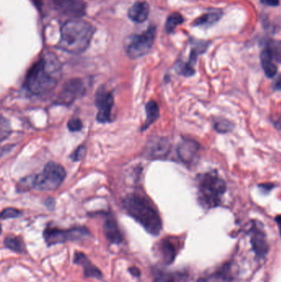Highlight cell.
I'll list each match as a JSON object with an SVG mask.
<instances>
[{"instance_id": "1", "label": "cell", "mask_w": 281, "mask_h": 282, "mask_svg": "<svg viewBox=\"0 0 281 282\" xmlns=\"http://www.w3.org/2000/svg\"><path fill=\"white\" fill-rule=\"evenodd\" d=\"M61 78V64L55 54H45L35 63L26 76L24 88L33 95L49 93L57 86Z\"/></svg>"}, {"instance_id": "2", "label": "cell", "mask_w": 281, "mask_h": 282, "mask_svg": "<svg viewBox=\"0 0 281 282\" xmlns=\"http://www.w3.org/2000/svg\"><path fill=\"white\" fill-rule=\"evenodd\" d=\"M127 214L153 236H158L163 229V221L159 211L149 197L140 192L127 195L122 201Z\"/></svg>"}, {"instance_id": "3", "label": "cell", "mask_w": 281, "mask_h": 282, "mask_svg": "<svg viewBox=\"0 0 281 282\" xmlns=\"http://www.w3.org/2000/svg\"><path fill=\"white\" fill-rule=\"evenodd\" d=\"M95 28L82 19H71L61 28L58 48L70 54H80L90 45Z\"/></svg>"}, {"instance_id": "4", "label": "cell", "mask_w": 281, "mask_h": 282, "mask_svg": "<svg viewBox=\"0 0 281 282\" xmlns=\"http://www.w3.org/2000/svg\"><path fill=\"white\" fill-rule=\"evenodd\" d=\"M197 188L199 202L202 207L209 210L220 206L227 185L216 171H212L197 177Z\"/></svg>"}, {"instance_id": "5", "label": "cell", "mask_w": 281, "mask_h": 282, "mask_svg": "<svg viewBox=\"0 0 281 282\" xmlns=\"http://www.w3.org/2000/svg\"><path fill=\"white\" fill-rule=\"evenodd\" d=\"M65 170L57 163L50 162L45 166L43 171L37 175L26 177L18 186L20 192L33 188L42 192H50L57 189L65 179Z\"/></svg>"}, {"instance_id": "6", "label": "cell", "mask_w": 281, "mask_h": 282, "mask_svg": "<svg viewBox=\"0 0 281 282\" xmlns=\"http://www.w3.org/2000/svg\"><path fill=\"white\" fill-rule=\"evenodd\" d=\"M43 238L48 247L68 242H79L92 238L90 230L85 226H74L69 229H59L48 225L43 231Z\"/></svg>"}, {"instance_id": "7", "label": "cell", "mask_w": 281, "mask_h": 282, "mask_svg": "<svg viewBox=\"0 0 281 282\" xmlns=\"http://www.w3.org/2000/svg\"><path fill=\"white\" fill-rule=\"evenodd\" d=\"M156 28L150 26L142 34H134L127 38L124 50L129 58L138 59L147 55L155 43Z\"/></svg>"}, {"instance_id": "8", "label": "cell", "mask_w": 281, "mask_h": 282, "mask_svg": "<svg viewBox=\"0 0 281 282\" xmlns=\"http://www.w3.org/2000/svg\"><path fill=\"white\" fill-rule=\"evenodd\" d=\"M86 93V86L82 79H71L62 86L56 97V102L60 105H69Z\"/></svg>"}, {"instance_id": "9", "label": "cell", "mask_w": 281, "mask_h": 282, "mask_svg": "<svg viewBox=\"0 0 281 282\" xmlns=\"http://www.w3.org/2000/svg\"><path fill=\"white\" fill-rule=\"evenodd\" d=\"M248 235L250 237V243L254 253L259 258H264L269 252L266 234H265L262 225L257 221H254L249 229Z\"/></svg>"}, {"instance_id": "10", "label": "cell", "mask_w": 281, "mask_h": 282, "mask_svg": "<svg viewBox=\"0 0 281 282\" xmlns=\"http://www.w3.org/2000/svg\"><path fill=\"white\" fill-rule=\"evenodd\" d=\"M96 106H97V120L100 123L111 122L112 120V109L114 106V97L111 93L101 88L96 94Z\"/></svg>"}, {"instance_id": "11", "label": "cell", "mask_w": 281, "mask_h": 282, "mask_svg": "<svg viewBox=\"0 0 281 282\" xmlns=\"http://www.w3.org/2000/svg\"><path fill=\"white\" fill-rule=\"evenodd\" d=\"M201 145L197 141L184 139L181 141L177 149L178 158L187 166H193L201 158Z\"/></svg>"}, {"instance_id": "12", "label": "cell", "mask_w": 281, "mask_h": 282, "mask_svg": "<svg viewBox=\"0 0 281 282\" xmlns=\"http://www.w3.org/2000/svg\"><path fill=\"white\" fill-rule=\"evenodd\" d=\"M154 252L164 266H170L178 253V242L172 237L164 238L154 247Z\"/></svg>"}, {"instance_id": "13", "label": "cell", "mask_w": 281, "mask_h": 282, "mask_svg": "<svg viewBox=\"0 0 281 282\" xmlns=\"http://www.w3.org/2000/svg\"><path fill=\"white\" fill-rule=\"evenodd\" d=\"M55 10L72 19H79L86 14L83 0H51Z\"/></svg>"}, {"instance_id": "14", "label": "cell", "mask_w": 281, "mask_h": 282, "mask_svg": "<svg viewBox=\"0 0 281 282\" xmlns=\"http://www.w3.org/2000/svg\"><path fill=\"white\" fill-rule=\"evenodd\" d=\"M171 145L169 141L162 137H153L148 142L146 156L150 160H164L169 155Z\"/></svg>"}, {"instance_id": "15", "label": "cell", "mask_w": 281, "mask_h": 282, "mask_svg": "<svg viewBox=\"0 0 281 282\" xmlns=\"http://www.w3.org/2000/svg\"><path fill=\"white\" fill-rule=\"evenodd\" d=\"M234 279V265L232 262H225L212 272L199 278L196 282H233Z\"/></svg>"}, {"instance_id": "16", "label": "cell", "mask_w": 281, "mask_h": 282, "mask_svg": "<svg viewBox=\"0 0 281 282\" xmlns=\"http://www.w3.org/2000/svg\"><path fill=\"white\" fill-rule=\"evenodd\" d=\"M103 232L105 238L111 244H121L124 242L123 233L119 228L115 218L111 214H107L103 223Z\"/></svg>"}, {"instance_id": "17", "label": "cell", "mask_w": 281, "mask_h": 282, "mask_svg": "<svg viewBox=\"0 0 281 282\" xmlns=\"http://www.w3.org/2000/svg\"><path fill=\"white\" fill-rule=\"evenodd\" d=\"M73 262L76 265L82 266L83 270V276L86 278H94L97 280L103 279V274L97 266H95L88 258L87 255L82 252H75L73 258Z\"/></svg>"}, {"instance_id": "18", "label": "cell", "mask_w": 281, "mask_h": 282, "mask_svg": "<svg viewBox=\"0 0 281 282\" xmlns=\"http://www.w3.org/2000/svg\"><path fill=\"white\" fill-rule=\"evenodd\" d=\"M153 282H187L189 275L185 270L169 271L159 267L153 268Z\"/></svg>"}, {"instance_id": "19", "label": "cell", "mask_w": 281, "mask_h": 282, "mask_svg": "<svg viewBox=\"0 0 281 282\" xmlns=\"http://www.w3.org/2000/svg\"><path fill=\"white\" fill-rule=\"evenodd\" d=\"M150 5H148V3L139 1L136 2L129 8L128 16L131 21L141 24L147 20L148 17L150 15Z\"/></svg>"}, {"instance_id": "20", "label": "cell", "mask_w": 281, "mask_h": 282, "mask_svg": "<svg viewBox=\"0 0 281 282\" xmlns=\"http://www.w3.org/2000/svg\"><path fill=\"white\" fill-rule=\"evenodd\" d=\"M5 247L13 252L19 254L27 253V247L22 237L19 236H7L4 241Z\"/></svg>"}, {"instance_id": "21", "label": "cell", "mask_w": 281, "mask_h": 282, "mask_svg": "<svg viewBox=\"0 0 281 282\" xmlns=\"http://www.w3.org/2000/svg\"><path fill=\"white\" fill-rule=\"evenodd\" d=\"M260 61L263 70L268 78H274L277 74V66L274 65V60L265 49L260 53Z\"/></svg>"}, {"instance_id": "22", "label": "cell", "mask_w": 281, "mask_h": 282, "mask_svg": "<svg viewBox=\"0 0 281 282\" xmlns=\"http://www.w3.org/2000/svg\"><path fill=\"white\" fill-rule=\"evenodd\" d=\"M221 17L222 12L220 10H213L212 12L207 13L196 19L193 24L196 27H209L216 24Z\"/></svg>"}, {"instance_id": "23", "label": "cell", "mask_w": 281, "mask_h": 282, "mask_svg": "<svg viewBox=\"0 0 281 282\" xmlns=\"http://www.w3.org/2000/svg\"><path fill=\"white\" fill-rule=\"evenodd\" d=\"M146 111L147 116H146V123L142 127L143 130L147 129L150 125H152L153 123L156 121L159 117V108L157 102L155 101H150L146 104Z\"/></svg>"}, {"instance_id": "24", "label": "cell", "mask_w": 281, "mask_h": 282, "mask_svg": "<svg viewBox=\"0 0 281 282\" xmlns=\"http://www.w3.org/2000/svg\"><path fill=\"white\" fill-rule=\"evenodd\" d=\"M265 50L269 52L273 60L281 64V42L270 40L266 43Z\"/></svg>"}, {"instance_id": "25", "label": "cell", "mask_w": 281, "mask_h": 282, "mask_svg": "<svg viewBox=\"0 0 281 282\" xmlns=\"http://www.w3.org/2000/svg\"><path fill=\"white\" fill-rule=\"evenodd\" d=\"M214 128L219 133H228L233 130L234 124L223 117L214 118Z\"/></svg>"}, {"instance_id": "26", "label": "cell", "mask_w": 281, "mask_h": 282, "mask_svg": "<svg viewBox=\"0 0 281 282\" xmlns=\"http://www.w3.org/2000/svg\"><path fill=\"white\" fill-rule=\"evenodd\" d=\"M184 19L182 16V14L178 13H173L167 19L166 24H165V29L168 33H172L174 32L178 26L183 24Z\"/></svg>"}, {"instance_id": "27", "label": "cell", "mask_w": 281, "mask_h": 282, "mask_svg": "<svg viewBox=\"0 0 281 282\" xmlns=\"http://www.w3.org/2000/svg\"><path fill=\"white\" fill-rule=\"evenodd\" d=\"M175 68L178 74H182L183 76H192L195 74V70H194L193 66L190 65L189 63L179 61V62L176 64Z\"/></svg>"}, {"instance_id": "28", "label": "cell", "mask_w": 281, "mask_h": 282, "mask_svg": "<svg viewBox=\"0 0 281 282\" xmlns=\"http://www.w3.org/2000/svg\"><path fill=\"white\" fill-rule=\"evenodd\" d=\"M10 125L9 121L6 119L1 118V123H0V135H1V141L5 140L10 134Z\"/></svg>"}, {"instance_id": "29", "label": "cell", "mask_w": 281, "mask_h": 282, "mask_svg": "<svg viewBox=\"0 0 281 282\" xmlns=\"http://www.w3.org/2000/svg\"><path fill=\"white\" fill-rule=\"evenodd\" d=\"M21 215V211L15 208H6L1 213V219L7 220L12 218L19 217Z\"/></svg>"}, {"instance_id": "30", "label": "cell", "mask_w": 281, "mask_h": 282, "mask_svg": "<svg viewBox=\"0 0 281 282\" xmlns=\"http://www.w3.org/2000/svg\"><path fill=\"white\" fill-rule=\"evenodd\" d=\"M67 126L70 131H79L83 128V123L79 118H73L69 120Z\"/></svg>"}, {"instance_id": "31", "label": "cell", "mask_w": 281, "mask_h": 282, "mask_svg": "<svg viewBox=\"0 0 281 282\" xmlns=\"http://www.w3.org/2000/svg\"><path fill=\"white\" fill-rule=\"evenodd\" d=\"M86 153V148L84 146H80L74 151V153L71 155V159L74 162H78L83 159Z\"/></svg>"}, {"instance_id": "32", "label": "cell", "mask_w": 281, "mask_h": 282, "mask_svg": "<svg viewBox=\"0 0 281 282\" xmlns=\"http://www.w3.org/2000/svg\"><path fill=\"white\" fill-rule=\"evenodd\" d=\"M274 184L270 183H264V184L258 185L259 189H260L261 192L264 193V194H267V193H269V192L274 188Z\"/></svg>"}, {"instance_id": "33", "label": "cell", "mask_w": 281, "mask_h": 282, "mask_svg": "<svg viewBox=\"0 0 281 282\" xmlns=\"http://www.w3.org/2000/svg\"><path fill=\"white\" fill-rule=\"evenodd\" d=\"M129 272L133 276H135V277H140L141 272L140 270L136 267V266H132V267H129Z\"/></svg>"}, {"instance_id": "34", "label": "cell", "mask_w": 281, "mask_h": 282, "mask_svg": "<svg viewBox=\"0 0 281 282\" xmlns=\"http://www.w3.org/2000/svg\"><path fill=\"white\" fill-rule=\"evenodd\" d=\"M262 4L267 5V6H271V7H275L279 5V0H260Z\"/></svg>"}, {"instance_id": "35", "label": "cell", "mask_w": 281, "mask_h": 282, "mask_svg": "<svg viewBox=\"0 0 281 282\" xmlns=\"http://www.w3.org/2000/svg\"><path fill=\"white\" fill-rule=\"evenodd\" d=\"M273 87H274V90L280 91L281 92V75L275 79Z\"/></svg>"}, {"instance_id": "36", "label": "cell", "mask_w": 281, "mask_h": 282, "mask_svg": "<svg viewBox=\"0 0 281 282\" xmlns=\"http://www.w3.org/2000/svg\"><path fill=\"white\" fill-rule=\"evenodd\" d=\"M274 220L276 222L277 226H278V229H279V235L281 237V215H277Z\"/></svg>"}, {"instance_id": "37", "label": "cell", "mask_w": 281, "mask_h": 282, "mask_svg": "<svg viewBox=\"0 0 281 282\" xmlns=\"http://www.w3.org/2000/svg\"><path fill=\"white\" fill-rule=\"evenodd\" d=\"M275 126L278 129H281V116L279 118V120H277L276 122H275Z\"/></svg>"}]
</instances>
